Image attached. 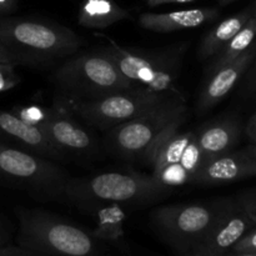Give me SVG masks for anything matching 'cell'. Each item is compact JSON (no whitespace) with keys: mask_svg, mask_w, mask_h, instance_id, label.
I'll use <instances>...</instances> for the list:
<instances>
[{"mask_svg":"<svg viewBox=\"0 0 256 256\" xmlns=\"http://www.w3.org/2000/svg\"><path fill=\"white\" fill-rule=\"evenodd\" d=\"M216 8H195L170 12H144L139 16V24L144 29L155 32H172L195 29L205 22L219 18Z\"/></svg>","mask_w":256,"mask_h":256,"instance_id":"15","label":"cell"},{"mask_svg":"<svg viewBox=\"0 0 256 256\" xmlns=\"http://www.w3.org/2000/svg\"><path fill=\"white\" fill-rule=\"evenodd\" d=\"M19 0H0V15H8L15 12Z\"/></svg>","mask_w":256,"mask_h":256,"instance_id":"27","label":"cell"},{"mask_svg":"<svg viewBox=\"0 0 256 256\" xmlns=\"http://www.w3.org/2000/svg\"><path fill=\"white\" fill-rule=\"evenodd\" d=\"M189 256H195V255H189Z\"/></svg>","mask_w":256,"mask_h":256,"instance_id":"34","label":"cell"},{"mask_svg":"<svg viewBox=\"0 0 256 256\" xmlns=\"http://www.w3.org/2000/svg\"><path fill=\"white\" fill-rule=\"evenodd\" d=\"M175 98L176 96L155 94L136 86L126 92H115L94 100H74L56 96L54 99V106L79 116L90 126L109 130L115 125L129 122L142 112Z\"/></svg>","mask_w":256,"mask_h":256,"instance_id":"8","label":"cell"},{"mask_svg":"<svg viewBox=\"0 0 256 256\" xmlns=\"http://www.w3.org/2000/svg\"><path fill=\"white\" fill-rule=\"evenodd\" d=\"M255 16H256V15H255Z\"/></svg>","mask_w":256,"mask_h":256,"instance_id":"35","label":"cell"},{"mask_svg":"<svg viewBox=\"0 0 256 256\" xmlns=\"http://www.w3.org/2000/svg\"><path fill=\"white\" fill-rule=\"evenodd\" d=\"M179 129L174 128L168 130L152 144L142 159V162L152 168V175H156L170 165L178 164L182 159L185 149L194 138L195 130L180 132Z\"/></svg>","mask_w":256,"mask_h":256,"instance_id":"17","label":"cell"},{"mask_svg":"<svg viewBox=\"0 0 256 256\" xmlns=\"http://www.w3.org/2000/svg\"><path fill=\"white\" fill-rule=\"evenodd\" d=\"M235 2V0H218V2H219L220 6H225V5L230 4V2Z\"/></svg>","mask_w":256,"mask_h":256,"instance_id":"33","label":"cell"},{"mask_svg":"<svg viewBox=\"0 0 256 256\" xmlns=\"http://www.w3.org/2000/svg\"><path fill=\"white\" fill-rule=\"evenodd\" d=\"M254 55L255 52L249 48L236 60L224 65L209 75L195 104L196 115L202 116L206 114L234 89L240 78L249 68Z\"/></svg>","mask_w":256,"mask_h":256,"instance_id":"14","label":"cell"},{"mask_svg":"<svg viewBox=\"0 0 256 256\" xmlns=\"http://www.w3.org/2000/svg\"><path fill=\"white\" fill-rule=\"evenodd\" d=\"M95 36L104 38L106 45L98 48L108 55L118 69L134 85L155 94L184 98L176 86L182 70V58L188 49L186 42L162 50H139L120 45L110 36L96 32Z\"/></svg>","mask_w":256,"mask_h":256,"instance_id":"4","label":"cell"},{"mask_svg":"<svg viewBox=\"0 0 256 256\" xmlns=\"http://www.w3.org/2000/svg\"><path fill=\"white\" fill-rule=\"evenodd\" d=\"M245 152H246L248 154H249V156L256 162V145H252V146L246 148V149H245Z\"/></svg>","mask_w":256,"mask_h":256,"instance_id":"32","label":"cell"},{"mask_svg":"<svg viewBox=\"0 0 256 256\" xmlns=\"http://www.w3.org/2000/svg\"><path fill=\"white\" fill-rule=\"evenodd\" d=\"M229 202L220 199L162 205L152 210L150 222L168 244L189 255L209 235Z\"/></svg>","mask_w":256,"mask_h":256,"instance_id":"7","label":"cell"},{"mask_svg":"<svg viewBox=\"0 0 256 256\" xmlns=\"http://www.w3.org/2000/svg\"><path fill=\"white\" fill-rule=\"evenodd\" d=\"M12 112L19 119L32 126L40 128L54 112V106L45 108L42 105H18L12 109Z\"/></svg>","mask_w":256,"mask_h":256,"instance_id":"22","label":"cell"},{"mask_svg":"<svg viewBox=\"0 0 256 256\" xmlns=\"http://www.w3.org/2000/svg\"><path fill=\"white\" fill-rule=\"evenodd\" d=\"M252 15L250 10H245V12L232 15L219 22L202 39L199 52H198V58L202 62V60L210 59L215 54H218L242 29V26L246 24Z\"/></svg>","mask_w":256,"mask_h":256,"instance_id":"19","label":"cell"},{"mask_svg":"<svg viewBox=\"0 0 256 256\" xmlns=\"http://www.w3.org/2000/svg\"><path fill=\"white\" fill-rule=\"evenodd\" d=\"M16 68L10 62H0V92L14 89L20 84L22 78L18 74Z\"/></svg>","mask_w":256,"mask_h":256,"instance_id":"23","label":"cell"},{"mask_svg":"<svg viewBox=\"0 0 256 256\" xmlns=\"http://www.w3.org/2000/svg\"><path fill=\"white\" fill-rule=\"evenodd\" d=\"M246 134L249 135V138L252 142H256V114L249 120V122H248Z\"/></svg>","mask_w":256,"mask_h":256,"instance_id":"30","label":"cell"},{"mask_svg":"<svg viewBox=\"0 0 256 256\" xmlns=\"http://www.w3.org/2000/svg\"><path fill=\"white\" fill-rule=\"evenodd\" d=\"M18 245L45 256H110L105 244L59 215L40 209H16Z\"/></svg>","mask_w":256,"mask_h":256,"instance_id":"3","label":"cell"},{"mask_svg":"<svg viewBox=\"0 0 256 256\" xmlns=\"http://www.w3.org/2000/svg\"><path fill=\"white\" fill-rule=\"evenodd\" d=\"M0 256H45L39 252H32V250L24 249L19 245H4L0 246Z\"/></svg>","mask_w":256,"mask_h":256,"instance_id":"25","label":"cell"},{"mask_svg":"<svg viewBox=\"0 0 256 256\" xmlns=\"http://www.w3.org/2000/svg\"><path fill=\"white\" fill-rule=\"evenodd\" d=\"M222 256H256V252H228L226 254Z\"/></svg>","mask_w":256,"mask_h":256,"instance_id":"31","label":"cell"},{"mask_svg":"<svg viewBox=\"0 0 256 256\" xmlns=\"http://www.w3.org/2000/svg\"><path fill=\"white\" fill-rule=\"evenodd\" d=\"M192 2L194 0H146V4L149 8H156L165 4H186Z\"/></svg>","mask_w":256,"mask_h":256,"instance_id":"28","label":"cell"},{"mask_svg":"<svg viewBox=\"0 0 256 256\" xmlns=\"http://www.w3.org/2000/svg\"><path fill=\"white\" fill-rule=\"evenodd\" d=\"M230 252H256V226L248 232Z\"/></svg>","mask_w":256,"mask_h":256,"instance_id":"24","label":"cell"},{"mask_svg":"<svg viewBox=\"0 0 256 256\" xmlns=\"http://www.w3.org/2000/svg\"><path fill=\"white\" fill-rule=\"evenodd\" d=\"M0 62H10V64H14L16 66H22V60L2 42H0Z\"/></svg>","mask_w":256,"mask_h":256,"instance_id":"26","label":"cell"},{"mask_svg":"<svg viewBox=\"0 0 256 256\" xmlns=\"http://www.w3.org/2000/svg\"><path fill=\"white\" fill-rule=\"evenodd\" d=\"M255 226V198L242 196L238 200L230 199L229 205L209 235L189 255L222 256L230 252L232 248Z\"/></svg>","mask_w":256,"mask_h":256,"instance_id":"10","label":"cell"},{"mask_svg":"<svg viewBox=\"0 0 256 256\" xmlns=\"http://www.w3.org/2000/svg\"><path fill=\"white\" fill-rule=\"evenodd\" d=\"M10 240V232L8 229L6 224L0 219V246H4V245L9 244Z\"/></svg>","mask_w":256,"mask_h":256,"instance_id":"29","label":"cell"},{"mask_svg":"<svg viewBox=\"0 0 256 256\" xmlns=\"http://www.w3.org/2000/svg\"><path fill=\"white\" fill-rule=\"evenodd\" d=\"M256 176V162L246 152H230L202 162L192 184L199 186L229 184Z\"/></svg>","mask_w":256,"mask_h":256,"instance_id":"13","label":"cell"},{"mask_svg":"<svg viewBox=\"0 0 256 256\" xmlns=\"http://www.w3.org/2000/svg\"><path fill=\"white\" fill-rule=\"evenodd\" d=\"M125 206L120 204H100L92 208L89 214L96 218V229L92 232L95 238L104 242L119 244L122 239V222L126 218Z\"/></svg>","mask_w":256,"mask_h":256,"instance_id":"20","label":"cell"},{"mask_svg":"<svg viewBox=\"0 0 256 256\" xmlns=\"http://www.w3.org/2000/svg\"><path fill=\"white\" fill-rule=\"evenodd\" d=\"M256 38V16L252 15L246 24L242 26V29L220 50L218 54H215L214 59L212 60L210 65L208 66L206 72L208 74H212L215 70L220 69L224 65L229 64V62L236 60L240 55L244 54L252 42Z\"/></svg>","mask_w":256,"mask_h":256,"instance_id":"21","label":"cell"},{"mask_svg":"<svg viewBox=\"0 0 256 256\" xmlns=\"http://www.w3.org/2000/svg\"><path fill=\"white\" fill-rule=\"evenodd\" d=\"M240 139V124L234 118L212 120L195 130V142L202 155V162L232 152Z\"/></svg>","mask_w":256,"mask_h":256,"instance_id":"16","label":"cell"},{"mask_svg":"<svg viewBox=\"0 0 256 256\" xmlns=\"http://www.w3.org/2000/svg\"><path fill=\"white\" fill-rule=\"evenodd\" d=\"M72 115L54 106L52 116L39 128L56 149L66 155H89L98 152L94 135L75 122Z\"/></svg>","mask_w":256,"mask_h":256,"instance_id":"11","label":"cell"},{"mask_svg":"<svg viewBox=\"0 0 256 256\" xmlns=\"http://www.w3.org/2000/svg\"><path fill=\"white\" fill-rule=\"evenodd\" d=\"M50 80L60 98L74 100H94L136 88L100 49L70 55Z\"/></svg>","mask_w":256,"mask_h":256,"instance_id":"5","label":"cell"},{"mask_svg":"<svg viewBox=\"0 0 256 256\" xmlns=\"http://www.w3.org/2000/svg\"><path fill=\"white\" fill-rule=\"evenodd\" d=\"M189 118L185 99L175 98L108 130L105 148L125 160H142L162 134L180 128Z\"/></svg>","mask_w":256,"mask_h":256,"instance_id":"6","label":"cell"},{"mask_svg":"<svg viewBox=\"0 0 256 256\" xmlns=\"http://www.w3.org/2000/svg\"><path fill=\"white\" fill-rule=\"evenodd\" d=\"M0 142L52 162L65 159V155L48 140L39 128L26 124L12 112L0 110Z\"/></svg>","mask_w":256,"mask_h":256,"instance_id":"12","label":"cell"},{"mask_svg":"<svg viewBox=\"0 0 256 256\" xmlns=\"http://www.w3.org/2000/svg\"><path fill=\"white\" fill-rule=\"evenodd\" d=\"M255 15H256V14H255Z\"/></svg>","mask_w":256,"mask_h":256,"instance_id":"36","label":"cell"},{"mask_svg":"<svg viewBox=\"0 0 256 256\" xmlns=\"http://www.w3.org/2000/svg\"><path fill=\"white\" fill-rule=\"evenodd\" d=\"M0 178L22 186L39 199L64 198L66 172L54 162L0 142Z\"/></svg>","mask_w":256,"mask_h":256,"instance_id":"9","label":"cell"},{"mask_svg":"<svg viewBox=\"0 0 256 256\" xmlns=\"http://www.w3.org/2000/svg\"><path fill=\"white\" fill-rule=\"evenodd\" d=\"M126 19H130V12L114 0H84L78 24L86 29H106Z\"/></svg>","mask_w":256,"mask_h":256,"instance_id":"18","label":"cell"},{"mask_svg":"<svg viewBox=\"0 0 256 256\" xmlns=\"http://www.w3.org/2000/svg\"><path fill=\"white\" fill-rule=\"evenodd\" d=\"M0 42L22 60V66L45 69L79 52L84 42L52 20L0 15Z\"/></svg>","mask_w":256,"mask_h":256,"instance_id":"1","label":"cell"},{"mask_svg":"<svg viewBox=\"0 0 256 256\" xmlns=\"http://www.w3.org/2000/svg\"><path fill=\"white\" fill-rule=\"evenodd\" d=\"M172 194L152 174L134 172H108L92 176L70 178L64 198L79 209L89 212L100 204H120L125 208L152 205Z\"/></svg>","mask_w":256,"mask_h":256,"instance_id":"2","label":"cell"}]
</instances>
